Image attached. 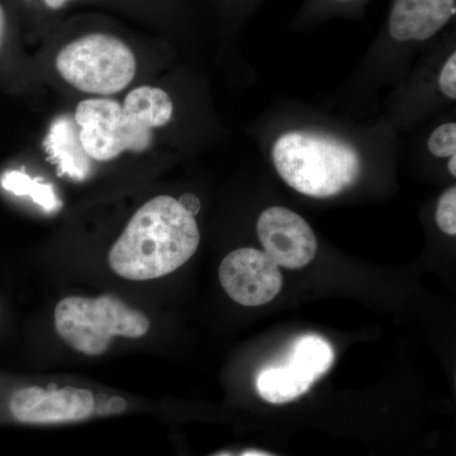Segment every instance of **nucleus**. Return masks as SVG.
Returning a JSON list of instances; mask_svg holds the SVG:
<instances>
[{
    "mask_svg": "<svg viewBox=\"0 0 456 456\" xmlns=\"http://www.w3.org/2000/svg\"><path fill=\"white\" fill-rule=\"evenodd\" d=\"M428 150L436 158H450L456 151V125L454 122L441 125L432 132L428 142Z\"/></svg>",
    "mask_w": 456,
    "mask_h": 456,
    "instance_id": "15",
    "label": "nucleus"
},
{
    "mask_svg": "<svg viewBox=\"0 0 456 456\" xmlns=\"http://www.w3.org/2000/svg\"><path fill=\"white\" fill-rule=\"evenodd\" d=\"M456 13V0H393L388 33L398 42L428 41Z\"/></svg>",
    "mask_w": 456,
    "mask_h": 456,
    "instance_id": "10",
    "label": "nucleus"
},
{
    "mask_svg": "<svg viewBox=\"0 0 456 456\" xmlns=\"http://www.w3.org/2000/svg\"><path fill=\"white\" fill-rule=\"evenodd\" d=\"M312 380L289 364L261 371L256 380L257 392L270 403L294 401L311 388Z\"/></svg>",
    "mask_w": 456,
    "mask_h": 456,
    "instance_id": "12",
    "label": "nucleus"
},
{
    "mask_svg": "<svg viewBox=\"0 0 456 456\" xmlns=\"http://www.w3.org/2000/svg\"><path fill=\"white\" fill-rule=\"evenodd\" d=\"M222 456H227V455H222ZM242 456H268L265 454H261V452H246V454Z\"/></svg>",
    "mask_w": 456,
    "mask_h": 456,
    "instance_id": "23",
    "label": "nucleus"
},
{
    "mask_svg": "<svg viewBox=\"0 0 456 456\" xmlns=\"http://www.w3.org/2000/svg\"><path fill=\"white\" fill-rule=\"evenodd\" d=\"M95 397L88 389L65 387L44 389L27 387L14 392L9 401L17 421L31 425H55L79 422L94 413Z\"/></svg>",
    "mask_w": 456,
    "mask_h": 456,
    "instance_id": "7",
    "label": "nucleus"
},
{
    "mask_svg": "<svg viewBox=\"0 0 456 456\" xmlns=\"http://www.w3.org/2000/svg\"><path fill=\"white\" fill-rule=\"evenodd\" d=\"M179 203L182 204V206L184 207V209H187L191 216H196L197 213L200 212V200H198V197L194 196V194H183V196L180 197Z\"/></svg>",
    "mask_w": 456,
    "mask_h": 456,
    "instance_id": "20",
    "label": "nucleus"
},
{
    "mask_svg": "<svg viewBox=\"0 0 456 456\" xmlns=\"http://www.w3.org/2000/svg\"><path fill=\"white\" fill-rule=\"evenodd\" d=\"M20 2L32 8L35 5L41 14H57L77 0H20Z\"/></svg>",
    "mask_w": 456,
    "mask_h": 456,
    "instance_id": "19",
    "label": "nucleus"
},
{
    "mask_svg": "<svg viewBox=\"0 0 456 456\" xmlns=\"http://www.w3.org/2000/svg\"><path fill=\"white\" fill-rule=\"evenodd\" d=\"M55 329L77 353L99 356L106 353L116 336L143 338L149 332L150 320L110 294L98 298L73 296L56 305Z\"/></svg>",
    "mask_w": 456,
    "mask_h": 456,
    "instance_id": "4",
    "label": "nucleus"
},
{
    "mask_svg": "<svg viewBox=\"0 0 456 456\" xmlns=\"http://www.w3.org/2000/svg\"><path fill=\"white\" fill-rule=\"evenodd\" d=\"M341 2H347V0H341Z\"/></svg>",
    "mask_w": 456,
    "mask_h": 456,
    "instance_id": "24",
    "label": "nucleus"
},
{
    "mask_svg": "<svg viewBox=\"0 0 456 456\" xmlns=\"http://www.w3.org/2000/svg\"><path fill=\"white\" fill-rule=\"evenodd\" d=\"M436 224L444 233L456 235V188L452 185L440 197L436 208Z\"/></svg>",
    "mask_w": 456,
    "mask_h": 456,
    "instance_id": "16",
    "label": "nucleus"
},
{
    "mask_svg": "<svg viewBox=\"0 0 456 456\" xmlns=\"http://www.w3.org/2000/svg\"><path fill=\"white\" fill-rule=\"evenodd\" d=\"M2 185L5 191L16 194V196H27L32 198L41 208L47 212H55L61 207L55 189L50 184H44L38 180L29 178L20 171H9L2 179Z\"/></svg>",
    "mask_w": 456,
    "mask_h": 456,
    "instance_id": "14",
    "label": "nucleus"
},
{
    "mask_svg": "<svg viewBox=\"0 0 456 456\" xmlns=\"http://www.w3.org/2000/svg\"><path fill=\"white\" fill-rule=\"evenodd\" d=\"M224 292L248 307L272 302L283 285L281 269L268 255L256 248H237L224 257L218 270Z\"/></svg>",
    "mask_w": 456,
    "mask_h": 456,
    "instance_id": "5",
    "label": "nucleus"
},
{
    "mask_svg": "<svg viewBox=\"0 0 456 456\" xmlns=\"http://www.w3.org/2000/svg\"><path fill=\"white\" fill-rule=\"evenodd\" d=\"M8 13L2 0H0V50H2L3 45H4L5 37L8 33Z\"/></svg>",
    "mask_w": 456,
    "mask_h": 456,
    "instance_id": "21",
    "label": "nucleus"
},
{
    "mask_svg": "<svg viewBox=\"0 0 456 456\" xmlns=\"http://www.w3.org/2000/svg\"><path fill=\"white\" fill-rule=\"evenodd\" d=\"M256 230L264 253L278 266L302 269L316 256V235L298 213L272 207L261 213Z\"/></svg>",
    "mask_w": 456,
    "mask_h": 456,
    "instance_id": "6",
    "label": "nucleus"
},
{
    "mask_svg": "<svg viewBox=\"0 0 456 456\" xmlns=\"http://www.w3.org/2000/svg\"><path fill=\"white\" fill-rule=\"evenodd\" d=\"M334 362L331 345L320 336L307 335L294 342L288 364L316 382Z\"/></svg>",
    "mask_w": 456,
    "mask_h": 456,
    "instance_id": "13",
    "label": "nucleus"
},
{
    "mask_svg": "<svg viewBox=\"0 0 456 456\" xmlns=\"http://www.w3.org/2000/svg\"><path fill=\"white\" fill-rule=\"evenodd\" d=\"M57 73L80 92L112 95L127 88L137 70L128 41L107 28L84 29L64 42L55 57Z\"/></svg>",
    "mask_w": 456,
    "mask_h": 456,
    "instance_id": "3",
    "label": "nucleus"
},
{
    "mask_svg": "<svg viewBox=\"0 0 456 456\" xmlns=\"http://www.w3.org/2000/svg\"><path fill=\"white\" fill-rule=\"evenodd\" d=\"M127 402L119 397L95 398L94 413L97 416L117 415L125 412Z\"/></svg>",
    "mask_w": 456,
    "mask_h": 456,
    "instance_id": "18",
    "label": "nucleus"
},
{
    "mask_svg": "<svg viewBox=\"0 0 456 456\" xmlns=\"http://www.w3.org/2000/svg\"><path fill=\"white\" fill-rule=\"evenodd\" d=\"M173 113V101L165 90L149 86L131 90L122 104L126 150L142 152L149 149L152 130L167 126Z\"/></svg>",
    "mask_w": 456,
    "mask_h": 456,
    "instance_id": "9",
    "label": "nucleus"
},
{
    "mask_svg": "<svg viewBox=\"0 0 456 456\" xmlns=\"http://www.w3.org/2000/svg\"><path fill=\"white\" fill-rule=\"evenodd\" d=\"M272 158L279 176L307 197L338 196L362 175L358 150L327 134L288 132L275 141Z\"/></svg>",
    "mask_w": 456,
    "mask_h": 456,
    "instance_id": "2",
    "label": "nucleus"
},
{
    "mask_svg": "<svg viewBox=\"0 0 456 456\" xmlns=\"http://www.w3.org/2000/svg\"><path fill=\"white\" fill-rule=\"evenodd\" d=\"M439 86L441 92L446 97L455 101L456 99V53H452L448 61L441 69Z\"/></svg>",
    "mask_w": 456,
    "mask_h": 456,
    "instance_id": "17",
    "label": "nucleus"
},
{
    "mask_svg": "<svg viewBox=\"0 0 456 456\" xmlns=\"http://www.w3.org/2000/svg\"><path fill=\"white\" fill-rule=\"evenodd\" d=\"M75 125L90 160L110 161L126 150L122 104L114 99L92 98L80 102L75 110Z\"/></svg>",
    "mask_w": 456,
    "mask_h": 456,
    "instance_id": "8",
    "label": "nucleus"
},
{
    "mask_svg": "<svg viewBox=\"0 0 456 456\" xmlns=\"http://www.w3.org/2000/svg\"><path fill=\"white\" fill-rule=\"evenodd\" d=\"M200 242L196 218L170 196L152 198L110 248V269L127 281H152L182 268Z\"/></svg>",
    "mask_w": 456,
    "mask_h": 456,
    "instance_id": "1",
    "label": "nucleus"
},
{
    "mask_svg": "<svg viewBox=\"0 0 456 456\" xmlns=\"http://www.w3.org/2000/svg\"><path fill=\"white\" fill-rule=\"evenodd\" d=\"M45 147L62 175L82 182L92 174V160L84 151L79 130L70 117H59L53 122Z\"/></svg>",
    "mask_w": 456,
    "mask_h": 456,
    "instance_id": "11",
    "label": "nucleus"
},
{
    "mask_svg": "<svg viewBox=\"0 0 456 456\" xmlns=\"http://www.w3.org/2000/svg\"><path fill=\"white\" fill-rule=\"evenodd\" d=\"M448 167H449L450 174H452V176H456V156L455 155L450 156Z\"/></svg>",
    "mask_w": 456,
    "mask_h": 456,
    "instance_id": "22",
    "label": "nucleus"
}]
</instances>
